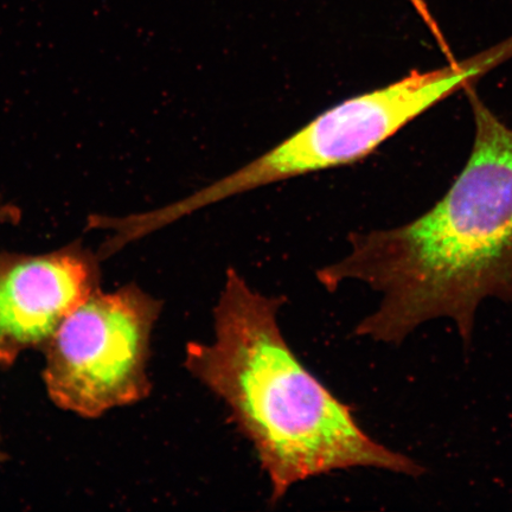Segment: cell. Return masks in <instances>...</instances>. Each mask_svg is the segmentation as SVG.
I'll use <instances>...</instances> for the list:
<instances>
[{
    "mask_svg": "<svg viewBox=\"0 0 512 512\" xmlns=\"http://www.w3.org/2000/svg\"><path fill=\"white\" fill-rule=\"evenodd\" d=\"M392 138L374 91L330 107L273 149L191 195L163 208L121 219L128 241L229 198L274 183L360 162Z\"/></svg>",
    "mask_w": 512,
    "mask_h": 512,
    "instance_id": "obj_4",
    "label": "cell"
},
{
    "mask_svg": "<svg viewBox=\"0 0 512 512\" xmlns=\"http://www.w3.org/2000/svg\"><path fill=\"white\" fill-rule=\"evenodd\" d=\"M98 290V265L81 247L0 253V366L46 347L64 318Z\"/></svg>",
    "mask_w": 512,
    "mask_h": 512,
    "instance_id": "obj_5",
    "label": "cell"
},
{
    "mask_svg": "<svg viewBox=\"0 0 512 512\" xmlns=\"http://www.w3.org/2000/svg\"><path fill=\"white\" fill-rule=\"evenodd\" d=\"M283 297L255 291L229 268L214 339L190 342L184 367L227 406L271 483V502L331 472L376 469L412 478L424 466L370 437L352 409L307 370L281 332Z\"/></svg>",
    "mask_w": 512,
    "mask_h": 512,
    "instance_id": "obj_2",
    "label": "cell"
},
{
    "mask_svg": "<svg viewBox=\"0 0 512 512\" xmlns=\"http://www.w3.org/2000/svg\"><path fill=\"white\" fill-rule=\"evenodd\" d=\"M19 214L16 208H12L10 204L4 203L0 200V223L11 222L18 220ZM2 440H0V462L4 459Z\"/></svg>",
    "mask_w": 512,
    "mask_h": 512,
    "instance_id": "obj_6",
    "label": "cell"
},
{
    "mask_svg": "<svg viewBox=\"0 0 512 512\" xmlns=\"http://www.w3.org/2000/svg\"><path fill=\"white\" fill-rule=\"evenodd\" d=\"M162 309L137 285L98 290L75 307L43 348L44 382L55 405L98 418L147 398L152 332Z\"/></svg>",
    "mask_w": 512,
    "mask_h": 512,
    "instance_id": "obj_3",
    "label": "cell"
},
{
    "mask_svg": "<svg viewBox=\"0 0 512 512\" xmlns=\"http://www.w3.org/2000/svg\"><path fill=\"white\" fill-rule=\"evenodd\" d=\"M475 140L465 168L426 214L403 226L350 235V251L320 268L329 292L360 281L381 294L354 334L399 347L433 320L456 326L465 350L486 300L512 307V128L466 88Z\"/></svg>",
    "mask_w": 512,
    "mask_h": 512,
    "instance_id": "obj_1",
    "label": "cell"
}]
</instances>
